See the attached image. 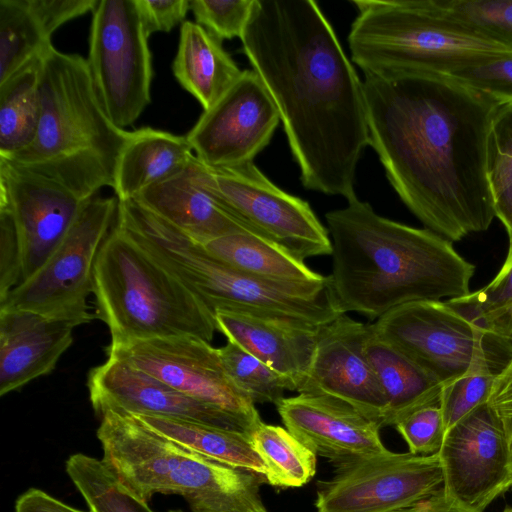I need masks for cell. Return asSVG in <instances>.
<instances>
[{"instance_id": "4dcf8cb0", "label": "cell", "mask_w": 512, "mask_h": 512, "mask_svg": "<svg viewBox=\"0 0 512 512\" xmlns=\"http://www.w3.org/2000/svg\"><path fill=\"white\" fill-rule=\"evenodd\" d=\"M66 472L92 512H153L118 480L102 459L71 455Z\"/></svg>"}, {"instance_id": "2e32d148", "label": "cell", "mask_w": 512, "mask_h": 512, "mask_svg": "<svg viewBox=\"0 0 512 512\" xmlns=\"http://www.w3.org/2000/svg\"><path fill=\"white\" fill-rule=\"evenodd\" d=\"M279 122L263 82L253 69H246L186 136L206 166L233 167L252 162L269 144Z\"/></svg>"}, {"instance_id": "d6986e66", "label": "cell", "mask_w": 512, "mask_h": 512, "mask_svg": "<svg viewBox=\"0 0 512 512\" xmlns=\"http://www.w3.org/2000/svg\"><path fill=\"white\" fill-rule=\"evenodd\" d=\"M90 401L100 416L108 410L155 415L244 432L254 430L239 417L192 398L114 357L88 374Z\"/></svg>"}, {"instance_id": "8fae6325", "label": "cell", "mask_w": 512, "mask_h": 512, "mask_svg": "<svg viewBox=\"0 0 512 512\" xmlns=\"http://www.w3.org/2000/svg\"><path fill=\"white\" fill-rule=\"evenodd\" d=\"M205 181L235 217L296 258L331 255L329 232L309 203L280 189L253 161L225 168L205 165Z\"/></svg>"}, {"instance_id": "4fadbf2b", "label": "cell", "mask_w": 512, "mask_h": 512, "mask_svg": "<svg viewBox=\"0 0 512 512\" xmlns=\"http://www.w3.org/2000/svg\"><path fill=\"white\" fill-rule=\"evenodd\" d=\"M106 354L239 417L253 429L262 423L255 403L227 375L218 348L201 338L182 336L108 345Z\"/></svg>"}, {"instance_id": "8d00e7d4", "label": "cell", "mask_w": 512, "mask_h": 512, "mask_svg": "<svg viewBox=\"0 0 512 512\" xmlns=\"http://www.w3.org/2000/svg\"><path fill=\"white\" fill-rule=\"evenodd\" d=\"M255 0H191L196 23L219 40L241 38Z\"/></svg>"}, {"instance_id": "4316f807", "label": "cell", "mask_w": 512, "mask_h": 512, "mask_svg": "<svg viewBox=\"0 0 512 512\" xmlns=\"http://www.w3.org/2000/svg\"><path fill=\"white\" fill-rule=\"evenodd\" d=\"M211 255L248 275L285 283H320L326 277L304 261L253 232H240L202 245Z\"/></svg>"}, {"instance_id": "7dc6e473", "label": "cell", "mask_w": 512, "mask_h": 512, "mask_svg": "<svg viewBox=\"0 0 512 512\" xmlns=\"http://www.w3.org/2000/svg\"><path fill=\"white\" fill-rule=\"evenodd\" d=\"M502 512H512V507H507Z\"/></svg>"}, {"instance_id": "e0dca14e", "label": "cell", "mask_w": 512, "mask_h": 512, "mask_svg": "<svg viewBox=\"0 0 512 512\" xmlns=\"http://www.w3.org/2000/svg\"><path fill=\"white\" fill-rule=\"evenodd\" d=\"M87 201L57 180L0 158V207L14 220L22 282L50 258Z\"/></svg>"}, {"instance_id": "74e56055", "label": "cell", "mask_w": 512, "mask_h": 512, "mask_svg": "<svg viewBox=\"0 0 512 512\" xmlns=\"http://www.w3.org/2000/svg\"><path fill=\"white\" fill-rule=\"evenodd\" d=\"M444 10L512 45V0H439Z\"/></svg>"}, {"instance_id": "9c48e42d", "label": "cell", "mask_w": 512, "mask_h": 512, "mask_svg": "<svg viewBox=\"0 0 512 512\" xmlns=\"http://www.w3.org/2000/svg\"><path fill=\"white\" fill-rule=\"evenodd\" d=\"M118 198L88 200L69 232L45 264L0 302V309H19L90 323L88 297L93 294L94 268L99 250L112 230Z\"/></svg>"}, {"instance_id": "1f68e13d", "label": "cell", "mask_w": 512, "mask_h": 512, "mask_svg": "<svg viewBox=\"0 0 512 512\" xmlns=\"http://www.w3.org/2000/svg\"><path fill=\"white\" fill-rule=\"evenodd\" d=\"M447 303L486 335L512 341V247L501 269L487 285Z\"/></svg>"}, {"instance_id": "f546056e", "label": "cell", "mask_w": 512, "mask_h": 512, "mask_svg": "<svg viewBox=\"0 0 512 512\" xmlns=\"http://www.w3.org/2000/svg\"><path fill=\"white\" fill-rule=\"evenodd\" d=\"M250 442L272 486L301 487L316 473L317 455L286 428L262 422L252 431Z\"/></svg>"}, {"instance_id": "603a6c76", "label": "cell", "mask_w": 512, "mask_h": 512, "mask_svg": "<svg viewBox=\"0 0 512 512\" xmlns=\"http://www.w3.org/2000/svg\"><path fill=\"white\" fill-rule=\"evenodd\" d=\"M217 331L289 379L298 392L310 369L318 330L295 321L219 310Z\"/></svg>"}, {"instance_id": "e575fe53", "label": "cell", "mask_w": 512, "mask_h": 512, "mask_svg": "<svg viewBox=\"0 0 512 512\" xmlns=\"http://www.w3.org/2000/svg\"><path fill=\"white\" fill-rule=\"evenodd\" d=\"M218 351L229 378L254 403L276 405L286 391H295L289 379L240 346L227 341Z\"/></svg>"}, {"instance_id": "f6af8a7d", "label": "cell", "mask_w": 512, "mask_h": 512, "mask_svg": "<svg viewBox=\"0 0 512 512\" xmlns=\"http://www.w3.org/2000/svg\"><path fill=\"white\" fill-rule=\"evenodd\" d=\"M15 512H92L74 508L45 491L29 488L15 502Z\"/></svg>"}, {"instance_id": "277c9868", "label": "cell", "mask_w": 512, "mask_h": 512, "mask_svg": "<svg viewBox=\"0 0 512 512\" xmlns=\"http://www.w3.org/2000/svg\"><path fill=\"white\" fill-rule=\"evenodd\" d=\"M128 134L105 114L86 59L51 43L42 51L35 139L5 160L57 180L89 200L102 187L113 188L117 157Z\"/></svg>"}, {"instance_id": "7a4b0ae2", "label": "cell", "mask_w": 512, "mask_h": 512, "mask_svg": "<svg viewBox=\"0 0 512 512\" xmlns=\"http://www.w3.org/2000/svg\"><path fill=\"white\" fill-rule=\"evenodd\" d=\"M306 189L347 200L369 145L363 81L312 0H255L240 38Z\"/></svg>"}, {"instance_id": "f35d334b", "label": "cell", "mask_w": 512, "mask_h": 512, "mask_svg": "<svg viewBox=\"0 0 512 512\" xmlns=\"http://www.w3.org/2000/svg\"><path fill=\"white\" fill-rule=\"evenodd\" d=\"M394 427L406 442L410 453L417 455L438 453L445 435L440 402L415 410Z\"/></svg>"}, {"instance_id": "d4e9b609", "label": "cell", "mask_w": 512, "mask_h": 512, "mask_svg": "<svg viewBox=\"0 0 512 512\" xmlns=\"http://www.w3.org/2000/svg\"><path fill=\"white\" fill-rule=\"evenodd\" d=\"M365 353L385 398L381 427L395 426L415 410L440 402L444 385L376 335L370 324Z\"/></svg>"}, {"instance_id": "5b68a950", "label": "cell", "mask_w": 512, "mask_h": 512, "mask_svg": "<svg viewBox=\"0 0 512 512\" xmlns=\"http://www.w3.org/2000/svg\"><path fill=\"white\" fill-rule=\"evenodd\" d=\"M100 419L102 460L140 500L148 503L160 493L181 496L192 512H269L263 475L203 456L131 413L108 410Z\"/></svg>"}, {"instance_id": "ab89813d", "label": "cell", "mask_w": 512, "mask_h": 512, "mask_svg": "<svg viewBox=\"0 0 512 512\" xmlns=\"http://www.w3.org/2000/svg\"><path fill=\"white\" fill-rule=\"evenodd\" d=\"M452 77L498 99L503 104L512 102V57L469 67Z\"/></svg>"}, {"instance_id": "ac0fdd59", "label": "cell", "mask_w": 512, "mask_h": 512, "mask_svg": "<svg viewBox=\"0 0 512 512\" xmlns=\"http://www.w3.org/2000/svg\"><path fill=\"white\" fill-rule=\"evenodd\" d=\"M367 335L368 325L346 314L321 326L310 369L298 393L340 400L381 426L385 398L365 353Z\"/></svg>"}, {"instance_id": "cb8c5ba5", "label": "cell", "mask_w": 512, "mask_h": 512, "mask_svg": "<svg viewBox=\"0 0 512 512\" xmlns=\"http://www.w3.org/2000/svg\"><path fill=\"white\" fill-rule=\"evenodd\" d=\"M187 136L143 127L129 132L114 171L113 189L119 201L181 172L194 158Z\"/></svg>"}, {"instance_id": "7bdbcfd3", "label": "cell", "mask_w": 512, "mask_h": 512, "mask_svg": "<svg viewBox=\"0 0 512 512\" xmlns=\"http://www.w3.org/2000/svg\"><path fill=\"white\" fill-rule=\"evenodd\" d=\"M140 20L149 36L156 32H170L183 23L190 9V0H135Z\"/></svg>"}, {"instance_id": "bcb514c9", "label": "cell", "mask_w": 512, "mask_h": 512, "mask_svg": "<svg viewBox=\"0 0 512 512\" xmlns=\"http://www.w3.org/2000/svg\"><path fill=\"white\" fill-rule=\"evenodd\" d=\"M394 512H477L444 491V488L435 494L418 501L408 507Z\"/></svg>"}, {"instance_id": "3957f363", "label": "cell", "mask_w": 512, "mask_h": 512, "mask_svg": "<svg viewBox=\"0 0 512 512\" xmlns=\"http://www.w3.org/2000/svg\"><path fill=\"white\" fill-rule=\"evenodd\" d=\"M325 218L332 245L327 283L341 314L377 320L409 302L470 293L474 265L435 232L380 216L357 196Z\"/></svg>"}, {"instance_id": "ffe728a7", "label": "cell", "mask_w": 512, "mask_h": 512, "mask_svg": "<svg viewBox=\"0 0 512 512\" xmlns=\"http://www.w3.org/2000/svg\"><path fill=\"white\" fill-rule=\"evenodd\" d=\"M276 407L285 428L335 468L387 450L381 426L340 400L299 393Z\"/></svg>"}, {"instance_id": "8992f818", "label": "cell", "mask_w": 512, "mask_h": 512, "mask_svg": "<svg viewBox=\"0 0 512 512\" xmlns=\"http://www.w3.org/2000/svg\"><path fill=\"white\" fill-rule=\"evenodd\" d=\"M351 60L364 75L440 74L512 57V45L463 21L439 0H353Z\"/></svg>"}, {"instance_id": "681fc988", "label": "cell", "mask_w": 512, "mask_h": 512, "mask_svg": "<svg viewBox=\"0 0 512 512\" xmlns=\"http://www.w3.org/2000/svg\"><path fill=\"white\" fill-rule=\"evenodd\" d=\"M512 439V438H511Z\"/></svg>"}, {"instance_id": "52a82bcc", "label": "cell", "mask_w": 512, "mask_h": 512, "mask_svg": "<svg viewBox=\"0 0 512 512\" xmlns=\"http://www.w3.org/2000/svg\"><path fill=\"white\" fill-rule=\"evenodd\" d=\"M121 227L178 278L213 314L230 310L321 327L341 314L326 280L285 283L240 272L137 202L120 214Z\"/></svg>"}, {"instance_id": "d6a6232c", "label": "cell", "mask_w": 512, "mask_h": 512, "mask_svg": "<svg viewBox=\"0 0 512 512\" xmlns=\"http://www.w3.org/2000/svg\"><path fill=\"white\" fill-rule=\"evenodd\" d=\"M49 44L27 0H0V83Z\"/></svg>"}, {"instance_id": "484cf974", "label": "cell", "mask_w": 512, "mask_h": 512, "mask_svg": "<svg viewBox=\"0 0 512 512\" xmlns=\"http://www.w3.org/2000/svg\"><path fill=\"white\" fill-rule=\"evenodd\" d=\"M222 41L201 25L184 21L172 71L203 110L212 107L242 74Z\"/></svg>"}, {"instance_id": "83f0119b", "label": "cell", "mask_w": 512, "mask_h": 512, "mask_svg": "<svg viewBox=\"0 0 512 512\" xmlns=\"http://www.w3.org/2000/svg\"><path fill=\"white\" fill-rule=\"evenodd\" d=\"M42 51L0 83V158L34 141L41 116Z\"/></svg>"}, {"instance_id": "30bf717a", "label": "cell", "mask_w": 512, "mask_h": 512, "mask_svg": "<svg viewBox=\"0 0 512 512\" xmlns=\"http://www.w3.org/2000/svg\"><path fill=\"white\" fill-rule=\"evenodd\" d=\"M97 98L111 122L132 125L151 102L152 55L135 0H98L86 59Z\"/></svg>"}, {"instance_id": "5bb4252c", "label": "cell", "mask_w": 512, "mask_h": 512, "mask_svg": "<svg viewBox=\"0 0 512 512\" xmlns=\"http://www.w3.org/2000/svg\"><path fill=\"white\" fill-rule=\"evenodd\" d=\"M373 332L444 387L468 369L485 332L441 300L409 302L385 313Z\"/></svg>"}, {"instance_id": "f1b7e54d", "label": "cell", "mask_w": 512, "mask_h": 512, "mask_svg": "<svg viewBox=\"0 0 512 512\" xmlns=\"http://www.w3.org/2000/svg\"><path fill=\"white\" fill-rule=\"evenodd\" d=\"M133 415L159 434L203 456L265 477L266 468L254 451L247 433L182 419Z\"/></svg>"}, {"instance_id": "7c38bea8", "label": "cell", "mask_w": 512, "mask_h": 512, "mask_svg": "<svg viewBox=\"0 0 512 512\" xmlns=\"http://www.w3.org/2000/svg\"><path fill=\"white\" fill-rule=\"evenodd\" d=\"M438 453L417 455L388 449L335 468L317 484L316 512H394L443 488Z\"/></svg>"}, {"instance_id": "44dd1931", "label": "cell", "mask_w": 512, "mask_h": 512, "mask_svg": "<svg viewBox=\"0 0 512 512\" xmlns=\"http://www.w3.org/2000/svg\"><path fill=\"white\" fill-rule=\"evenodd\" d=\"M75 321L0 309V395L50 374L73 343Z\"/></svg>"}, {"instance_id": "7402d4cb", "label": "cell", "mask_w": 512, "mask_h": 512, "mask_svg": "<svg viewBox=\"0 0 512 512\" xmlns=\"http://www.w3.org/2000/svg\"><path fill=\"white\" fill-rule=\"evenodd\" d=\"M132 199L201 245L227 235L253 232L209 190L205 165L196 156L181 172Z\"/></svg>"}, {"instance_id": "60d3db41", "label": "cell", "mask_w": 512, "mask_h": 512, "mask_svg": "<svg viewBox=\"0 0 512 512\" xmlns=\"http://www.w3.org/2000/svg\"><path fill=\"white\" fill-rule=\"evenodd\" d=\"M22 282L18 236L9 209L0 207V302Z\"/></svg>"}, {"instance_id": "c3c4849f", "label": "cell", "mask_w": 512, "mask_h": 512, "mask_svg": "<svg viewBox=\"0 0 512 512\" xmlns=\"http://www.w3.org/2000/svg\"><path fill=\"white\" fill-rule=\"evenodd\" d=\"M170 512H183V511H181V510H172Z\"/></svg>"}, {"instance_id": "b9f144b4", "label": "cell", "mask_w": 512, "mask_h": 512, "mask_svg": "<svg viewBox=\"0 0 512 512\" xmlns=\"http://www.w3.org/2000/svg\"><path fill=\"white\" fill-rule=\"evenodd\" d=\"M98 0H27L28 6L51 39L66 22L93 11Z\"/></svg>"}, {"instance_id": "9a60e30c", "label": "cell", "mask_w": 512, "mask_h": 512, "mask_svg": "<svg viewBox=\"0 0 512 512\" xmlns=\"http://www.w3.org/2000/svg\"><path fill=\"white\" fill-rule=\"evenodd\" d=\"M438 456L444 491L477 512L512 487V439L487 403L446 430Z\"/></svg>"}, {"instance_id": "d590c367", "label": "cell", "mask_w": 512, "mask_h": 512, "mask_svg": "<svg viewBox=\"0 0 512 512\" xmlns=\"http://www.w3.org/2000/svg\"><path fill=\"white\" fill-rule=\"evenodd\" d=\"M495 375L481 342L466 372L443 388L440 406L445 432L477 407L487 403Z\"/></svg>"}, {"instance_id": "ee69618b", "label": "cell", "mask_w": 512, "mask_h": 512, "mask_svg": "<svg viewBox=\"0 0 512 512\" xmlns=\"http://www.w3.org/2000/svg\"><path fill=\"white\" fill-rule=\"evenodd\" d=\"M487 404L512 438V357L495 375Z\"/></svg>"}, {"instance_id": "836d02e7", "label": "cell", "mask_w": 512, "mask_h": 512, "mask_svg": "<svg viewBox=\"0 0 512 512\" xmlns=\"http://www.w3.org/2000/svg\"><path fill=\"white\" fill-rule=\"evenodd\" d=\"M487 175L495 216L504 225L512 247V102L497 110L489 133Z\"/></svg>"}, {"instance_id": "ba28073f", "label": "cell", "mask_w": 512, "mask_h": 512, "mask_svg": "<svg viewBox=\"0 0 512 512\" xmlns=\"http://www.w3.org/2000/svg\"><path fill=\"white\" fill-rule=\"evenodd\" d=\"M93 295L112 346L182 336L211 343L217 331L214 314L116 221L97 256Z\"/></svg>"}, {"instance_id": "6da1fadb", "label": "cell", "mask_w": 512, "mask_h": 512, "mask_svg": "<svg viewBox=\"0 0 512 512\" xmlns=\"http://www.w3.org/2000/svg\"><path fill=\"white\" fill-rule=\"evenodd\" d=\"M369 145L406 207L450 242L495 216L488 139L503 104L440 74L365 75Z\"/></svg>"}]
</instances>
